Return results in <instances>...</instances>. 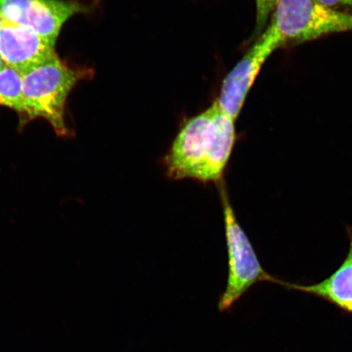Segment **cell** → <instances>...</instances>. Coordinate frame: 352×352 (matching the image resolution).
I'll list each match as a JSON object with an SVG mask.
<instances>
[{
	"mask_svg": "<svg viewBox=\"0 0 352 352\" xmlns=\"http://www.w3.org/2000/svg\"><path fill=\"white\" fill-rule=\"evenodd\" d=\"M234 123L217 100L188 120L164 158L166 175L174 180L221 182L236 142Z\"/></svg>",
	"mask_w": 352,
	"mask_h": 352,
	"instance_id": "1",
	"label": "cell"
},
{
	"mask_svg": "<svg viewBox=\"0 0 352 352\" xmlns=\"http://www.w3.org/2000/svg\"><path fill=\"white\" fill-rule=\"evenodd\" d=\"M89 74L85 69L69 67L57 56L22 76L25 116L21 125L35 118H43L57 135H72L65 122L66 100L77 82Z\"/></svg>",
	"mask_w": 352,
	"mask_h": 352,
	"instance_id": "2",
	"label": "cell"
},
{
	"mask_svg": "<svg viewBox=\"0 0 352 352\" xmlns=\"http://www.w3.org/2000/svg\"><path fill=\"white\" fill-rule=\"evenodd\" d=\"M0 105L19 113L22 124L25 116L23 78L20 73L8 66L0 72Z\"/></svg>",
	"mask_w": 352,
	"mask_h": 352,
	"instance_id": "9",
	"label": "cell"
},
{
	"mask_svg": "<svg viewBox=\"0 0 352 352\" xmlns=\"http://www.w3.org/2000/svg\"><path fill=\"white\" fill-rule=\"evenodd\" d=\"M283 42L274 25L270 24L243 58L235 65L223 82L217 102L222 111L236 121L246 96L262 66Z\"/></svg>",
	"mask_w": 352,
	"mask_h": 352,
	"instance_id": "6",
	"label": "cell"
},
{
	"mask_svg": "<svg viewBox=\"0 0 352 352\" xmlns=\"http://www.w3.org/2000/svg\"><path fill=\"white\" fill-rule=\"evenodd\" d=\"M90 11L77 0H0L3 21L32 29L54 46L66 21Z\"/></svg>",
	"mask_w": 352,
	"mask_h": 352,
	"instance_id": "5",
	"label": "cell"
},
{
	"mask_svg": "<svg viewBox=\"0 0 352 352\" xmlns=\"http://www.w3.org/2000/svg\"><path fill=\"white\" fill-rule=\"evenodd\" d=\"M350 248L344 261L333 274L321 283L302 285L281 283L285 287L322 298L342 309L352 312V233Z\"/></svg>",
	"mask_w": 352,
	"mask_h": 352,
	"instance_id": "8",
	"label": "cell"
},
{
	"mask_svg": "<svg viewBox=\"0 0 352 352\" xmlns=\"http://www.w3.org/2000/svg\"><path fill=\"white\" fill-rule=\"evenodd\" d=\"M270 23L280 34L283 46H286L351 32L352 14L329 8L318 0H280Z\"/></svg>",
	"mask_w": 352,
	"mask_h": 352,
	"instance_id": "4",
	"label": "cell"
},
{
	"mask_svg": "<svg viewBox=\"0 0 352 352\" xmlns=\"http://www.w3.org/2000/svg\"><path fill=\"white\" fill-rule=\"evenodd\" d=\"M3 19L1 15H0V33H1V30L3 28Z\"/></svg>",
	"mask_w": 352,
	"mask_h": 352,
	"instance_id": "13",
	"label": "cell"
},
{
	"mask_svg": "<svg viewBox=\"0 0 352 352\" xmlns=\"http://www.w3.org/2000/svg\"><path fill=\"white\" fill-rule=\"evenodd\" d=\"M318 1L324 4V6L337 10H338V8L346 7L352 8V0H318Z\"/></svg>",
	"mask_w": 352,
	"mask_h": 352,
	"instance_id": "11",
	"label": "cell"
},
{
	"mask_svg": "<svg viewBox=\"0 0 352 352\" xmlns=\"http://www.w3.org/2000/svg\"><path fill=\"white\" fill-rule=\"evenodd\" d=\"M280 0H255L257 7L256 28L254 37L261 36L265 30L267 21L274 13Z\"/></svg>",
	"mask_w": 352,
	"mask_h": 352,
	"instance_id": "10",
	"label": "cell"
},
{
	"mask_svg": "<svg viewBox=\"0 0 352 352\" xmlns=\"http://www.w3.org/2000/svg\"><path fill=\"white\" fill-rule=\"evenodd\" d=\"M223 182L219 183L223 209L224 227L228 254V277L226 289L219 301L220 312L230 310L239 299L261 281L281 285L283 281L263 270L245 232L237 221Z\"/></svg>",
	"mask_w": 352,
	"mask_h": 352,
	"instance_id": "3",
	"label": "cell"
},
{
	"mask_svg": "<svg viewBox=\"0 0 352 352\" xmlns=\"http://www.w3.org/2000/svg\"><path fill=\"white\" fill-rule=\"evenodd\" d=\"M0 56L22 76L58 56L55 46L34 30L6 21L0 33Z\"/></svg>",
	"mask_w": 352,
	"mask_h": 352,
	"instance_id": "7",
	"label": "cell"
},
{
	"mask_svg": "<svg viewBox=\"0 0 352 352\" xmlns=\"http://www.w3.org/2000/svg\"><path fill=\"white\" fill-rule=\"evenodd\" d=\"M6 63H4V61L2 59L1 56H0V72H1L2 69L6 67Z\"/></svg>",
	"mask_w": 352,
	"mask_h": 352,
	"instance_id": "12",
	"label": "cell"
}]
</instances>
